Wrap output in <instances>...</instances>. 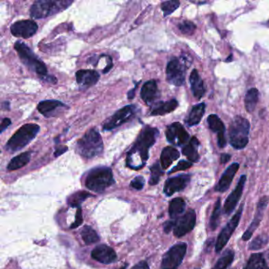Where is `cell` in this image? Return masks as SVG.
Masks as SVG:
<instances>
[{"instance_id": "47", "label": "cell", "mask_w": 269, "mask_h": 269, "mask_svg": "<svg viewBox=\"0 0 269 269\" xmlns=\"http://www.w3.org/2000/svg\"><path fill=\"white\" fill-rule=\"evenodd\" d=\"M131 269H149L148 264L145 261H142V262L138 263L136 265L133 266Z\"/></svg>"}, {"instance_id": "41", "label": "cell", "mask_w": 269, "mask_h": 269, "mask_svg": "<svg viewBox=\"0 0 269 269\" xmlns=\"http://www.w3.org/2000/svg\"><path fill=\"white\" fill-rule=\"evenodd\" d=\"M192 162H189V161H186V160H181L176 167H173V168L169 171V174H172V173L179 171V170H186V169H189V167H192Z\"/></svg>"}, {"instance_id": "45", "label": "cell", "mask_w": 269, "mask_h": 269, "mask_svg": "<svg viewBox=\"0 0 269 269\" xmlns=\"http://www.w3.org/2000/svg\"><path fill=\"white\" fill-rule=\"evenodd\" d=\"M175 221H167L164 223V230L166 233H169L172 229H174Z\"/></svg>"}, {"instance_id": "49", "label": "cell", "mask_w": 269, "mask_h": 269, "mask_svg": "<svg viewBox=\"0 0 269 269\" xmlns=\"http://www.w3.org/2000/svg\"><path fill=\"white\" fill-rule=\"evenodd\" d=\"M135 89H136V88H134V89H132L131 91H130V92H129V94H128V98H129V99H133V98H134V91Z\"/></svg>"}, {"instance_id": "25", "label": "cell", "mask_w": 269, "mask_h": 269, "mask_svg": "<svg viewBox=\"0 0 269 269\" xmlns=\"http://www.w3.org/2000/svg\"><path fill=\"white\" fill-rule=\"evenodd\" d=\"M205 108H206V105L204 103H201V104L193 106L192 109L189 111V114L185 120L186 124L189 127L199 124L200 122L201 121V119L204 116V112H205Z\"/></svg>"}, {"instance_id": "37", "label": "cell", "mask_w": 269, "mask_h": 269, "mask_svg": "<svg viewBox=\"0 0 269 269\" xmlns=\"http://www.w3.org/2000/svg\"><path fill=\"white\" fill-rule=\"evenodd\" d=\"M90 196H92V195H89V193L85 192V191L75 193L74 195H71L69 198V204L71 205L72 207L79 206L86 198Z\"/></svg>"}, {"instance_id": "20", "label": "cell", "mask_w": 269, "mask_h": 269, "mask_svg": "<svg viewBox=\"0 0 269 269\" xmlns=\"http://www.w3.org/2000/svg\"><path fill=\"white\" fill-rule=\"evenodd\" d=\"M92 257L102 264H111L117 260L114 249L106 245H100L92 251Z\"/></svg>"}, {"instance_id": "12", "label": "cell", "mask_w": 269, "mask_h": 269, "mask_svg": "<svg viewBox=\"0 0 269 269\" xmlns=\"http://www.w3.org/2000/svg\"><path fill=\"white\" fill-rule=\"evenodd\" d=\"M167 142L176 146L186 145L189 142V134L181 123H174L166 130Z\"/></svg>"}, {"instance_id": "36", "label": "cell", "mask_w": 269, "mask_h": 269, "mask_svg": "<svg viewBox=\"0 0 269 269\" xmlns=\"http://www.w3.org/2000/svg\"><path fill=\"white\" fill-rule=\"evenodd\" d=\"M269 238L265 234H261L256 237L255 239L249 244V249L251 251H258L263 249L268 243Z\"/></svg>"}, {"instance_id": "21", "label": "cell", "mask_w": 269, "mask_h": 269, "mask_svg": "<svg viewBox=\"0 0 269 269\" xmlns=\"http://www.w3.org/2000/svg\"><path fill=\"white\" fill-rule=\"evenodd\" d=\"M76 79L81 89H88L98 83L100 74L95 70H80L76 73Z\"/></svg>"}, {"instance_id": "32", "label": "cell", "mask_w": 269, "mask_h": 269, "mask_svg": "<svg viewBox=\"0 0 269 269\" xmlns=\"http://www.w3.org/2000/svg\"><path fill=\"white\" fill-rule=\"evenodd\" d=\"M185 208H186V202L182 198H177L172 200L169 205V215L170 218H177L179 215L184 212Z\"/></svg>"}, {"instance_id": "38", "label": "cell", "mask_w": 269, "mask_h": 269, "mask_svg": "<svg viewBox=\"0 0 269 269\" xmlns=\"http://www.w3.org/2000/svg\"><path fill=\"white\" fill-rule=\"evenodd\" d=\"M180 6V2L177 0H172V1H166L161 4V10L164 13V17L170 15L172 13L176 11Z\"/></svg>"}, {"instance_id": "27", "label": "cell", "mask_w": 269, "mask_h": 269, "mask_svg": "<svg viewBox=\"0 0 269 269\" xmlns=\"http://www.w3.org/2000/svg\"><path fill=\"white\" fill-rule=\"evenodd\" d=\"M179 106V103L176 99L170 100L167 102L157 103L155 104L150 114L152 116H164L174 111Z\"/></svg>"}, {"instance_id": "39", "label": "cell", "mask_w": 269, "mask_h": 269, "mask_svg": "<svg viewBox=\"0 0 269 269\" xmlns=\"http://www.w3.org/2000/svg\"><path fill=\"white\" fill-rule=\"evenodd\" d=\"M164 175V171L160 168L159 163H156L151 167V177H150L149 184L155 186L160 182V179Z\"/></svg>"}, {"instance_id": "40", "label": "cell", "mask_w": 269, "mask_h": 269, "mask_svg": "<svg viewBox=\"0 0 269 269\" xmlns=\"http://www.w3.org/2000/svg\"><path fill=\"white\" fill-rule=\"evenodd\" d=\"M178 28L182 34L189 36V35H192L193 33H195L197 26L195 23H193L190 21H183L182 23L179 24Z\"/></svg>"}, {"instance_id": "4", "label": "cell", "mask_w": 269, "mask_h": 269, "mask_svg": "<svg viewBox=\"0 0 269 269\" xmlns=\"http://www.w3.org/2000/svg\"><path fill=\"white\" fill-rule=\"evenodd\" d=\"M249 122L242 117L235 116L232 120L229 127V138L230 144L235 149H243L249 143Z\"/></svg>"}, {"instance_id": "26", "label": "cell", "mask_w": 269, "mask_h": 269, "mask_svg": "<svg viewBox=\"0 0 269 269\" xmlns=\"http://www.w3.org/2000/svg\"><path fill=\"white\" fill-rule=\"evenodd\" d=\"M200 142L196 137H193L189 142L184 145L182 148V152L183 155L187 157L188 160L192 163L198 162L200 160V155L198 153V147H199Z\"/></svg>"}, {"instance_id": "3", "label": "cell", "mask_w": 269, "mask_h": 269, "mask_svg": "<svg viewBox=\"0 0 269 269\" xmlns=\"http://www.w3.org/2000/svg\"><path fill=\"white\" fill-rule=\"evenodd\" d=\"M41 127L35 123H28L14 133L6 144L5 148L8 152H15L29 145L39 133Z\"/></svg>"}, {"instance_id": "34", "label": "cell", "mask_w": 269, "mask_h": 269, "mask_svg": "<svg viewBox=\"0 0 269 269\" xmlns=\"http://www.w3.org/2000/svg\"><path fill=\"white\" fill-rule=\"evenodd\" d=\"M220 217H221V201L220 198H218L215 204L214 209L210 218L209 226L212 230H216L220 224Z\"/></svg>"}, {"instance_id": "18", "label": "cell", "mask_w": 269, "mask_h": 269, "mask_svg": "<svg viewBox=\"0 0 269 269\" xmlns=\"http://www.w3.org/2000/svg\"><path fill=\"white\" fill-rule=\"evenodd\" d=\"M268 203V198L267 197H264L260 200L259 202L257 204V212H256L255 217L253 220L249 227L245 230L244 235H242V239L244 241H248L252 237L253 234L255 232L256 229L259 227L261 220H262L263 214H264V209L267 207Z\"/></svg>"}, {"instance_id": "9", "label": "cell", "mask_w": 269, "mask_h": 269, "mask_svg": "<svg viewBox=\"0 0 269 269\" xmlns=\"http://www.w3.org/2000/svg\"><path fill=\"white\" fill-rule=\"evenodd\" d=\"M136 105L130 104V105L125 106L104 122L103 124V129L104 130H111L116 129L124 124L126 122L130 121L132 118L136 114Z\"/></svg>"}, {"instance_id": "1", "label": "cell", "mask_w": 269, "mask_h": 269, "mask_svg": "<svg viewBox=\"0 0 269 269\" xmlns=\"http://www.w3.org/2000/svg\"><path fill=\"white\" fill-rule=\"evenodd\" d=\"M160 132L157 128L145 126L126 157V165L133 170L142 168L148 160V152L157 142Z\"/></svg>"}, {"instance_id": "5", "label": "cell", "mask_w": 269, "mask_h": 269, "mask_svg": "<svg viewBox=\"0 0 269 269\" xmlns=\"http://www.w3.org/2000/svg\"><path fill=\"white\" fill-rule=\"evenodd\" d=\"M112 171L109 167H97L89 172L85 186L94 192L101 193L114 184Z\"/></svg>"}, {"instance_id": "11", "label": "cell", "mask_w": 269, "mask_h": 269, "mask_svg": "<svg viewBox=\"0 0 269 269\" xmlns=\"http://www.w3.org/2000/svg\"><path fill=\"white\" fill-rule=\"evenodd\" d=\"M244 205L243 204H241L238 211L236 212L234 217H232V220L227 223V224L225 226L224 228L220 232V235H218V238L216 242V252L220 253L222 249L224 248L225 245H227L230 237L235 232V229L239 226V222H240L241 217H242V212H243Z\"/></svg>"}, {"instance_id": "29", "label": "cell", "mask_w": 269, "mask_h": 269, "mask_svg": "<svg viewBox=\"0 0 269 269\" xmlns=\"http://www.w3.org/2000/svg\"><path fill=\"white\" fill-rule=\"evenodd\" d=\"M259 101V91L256 88L248 90L245 97V107L248 112L252 113Z\"/></svg>"}, {"instance_id": "24", "label": "cell", "mask_w": 269, "mask_h": 269, "mask_svg": "<svg viewBox=\"0 0 269 269\" xmlns=\"http://www.w3.org/2000/svg\"><path fill=\"white\" fill-rule=\"evenodd\" d=\"M189 83H190L191 90L193 95L197 99L201 100L205 93V87H204V82L198 73L196 69L193 70L189 76Z\"/></svg>"}, {"instance_id": "42", "label": "cell", "mask_w": 269, "mask_h": 269, "mask_svg": "<svg viewBox=\"0 0 269 269\" xmlns=\"http://www.w3.org/2000/svg\"><path fill=\"white\" fill-rule=\"evenodd\" d=\"M144 186H145V179L142 176H138V177L135 178L130 183V186L133 189H138V190L142 189Z\"/></svg>"}, {"instance_id": "2", "label": "cell", "mask_w": 269, "mask_h": 269, "mask_svg": "<svg viewBox=\"0 0 269 269\" xmlns=\"http://www.w3.org/2000/svg\"><path fill=\"white\" fill-rule=\"evenodd\" d=\"M76 150L84 158L91 159L102 153L104 143L98 130L91 129L76 143Z\"/></svg>"}, {"instance_id": "7", "label": "cell", "mask_w": 269, "mask_h": 269, "mask_svg": "<svg viewBox=\"0 0 269 269\" xmlns=\"http://www.w3.org/2000/svg\"><path fill=\"white\" fill-rule=\"evenodd\" d=\"M72 1H50L39 0L36 1L30 8V16L33 19L45 18L65 10L71 4Z\"/></svg>"}, {"instance_id": "33", "label": "cell", "mask_w": 269, "mask_h": 269, "mask_svg": "<svg viewBox=\"0 0 269 269\" xmlns=\"http://www.w3.org/2000/svg\"><path fill=\"white\" fill-rule=\"evenodd\" d=\"M235 258V253L232 249H227L223 253L220 259L217 261V264L213 269H227L229 266L233 262Z\"/></svg>"}, {"instance_id": "35", "label": "cell", "mask_w": 269, "mask_h": 269, "mask_svg": "<svg viewBox=\"0 0 269 269\" xmlns=\"http://www.w3.org/2000/svg\"><path fill=\"white\" fill-rule=\"evenodd\" d=\"M82 239H83L86 245L95 243V242H98L100 240L98 233L89 226H85L82 229Z\"/></svg>"}, {"instance_id": "15", "label": "cell", "mask_w": 269, "mask_h": 269, "mask_svg": "<svg viewBox=\"0 0 269 269\" xmlns=\"http://www.w3.org/2000/svg\"><path fill=\"white\" fill-rule=\"evenodd\" d=\"M245 182H246V176H241L236 187L232 191V194L229 195L228 198L225 201L223 212L227 216L235 210V207L239 203V200L242 198Z\"/></svg>"}, {"instance_id": "22", "label": "cell", "mask_w": 269, "mask_h": 269, "mask_svg": "<svg viewBox=\"0 0 269 269\" xmlns=\"http://www.w3.org/2000/svg\"><path fill=\"white\" fill-rule=\"evenodd\" d=\"M141 98L147 105H151L160 98V92L155 80L148 81L144 84L141 90Z\"/></svg>"}, {"instance_id": "8", "label": "cell", "mask_w": 269, "mask_h": 269, "mask_svg": "<svg viewBox=\"0 0 269 269\" xmlns=\"http://www.w3.org/2000/svg\"><path fill=\"white\" fill-rule=\"evenodd\" d=\"M186 61L183 58H173L167 63L166 74L167 80L170 85L175 86H182L186 81Z\"/></svg>"}, {"instance_id": "13", "label": "cell", "mask_w": 269, "mask_h": 269, "mask_svg": "<svg viewBox=\"0 0 269 269\" xmlns=\"http://www.w3.org/2000/svg\"><path fill=\"white\" fill-rule=\"evenodd\" d=\"M196 223V213L195 210L189 209L183 216L175 220L173 232L178 238L184 236L194 229Z\"/></svg>"}, {"instance_id": "31", "label": "cell", "mask_w": 269, "mask_h": 269, "mask_svg": "<svg viewBox=\"0 0 269 269\" xmlns=\"http://www.w3.org/2000/svg\"><path fill=\"white\" fill-rule=\"evenodd\" d=\"M245 269H269L262 254H254L249 257Z\"/></svg>"}, {"instance_id": "16", "label": "cell", "mask_w": 269, "mask_h": 269, "mask_svg": "<svg viewBox=\"0 0 269 269\" xmlns=\"http://www.w3.org/2000/svg\"><path fill=\"white\" fill-rule=\"evenodd\" d=\"M190 175H180L167 179L164 188V194L170 197L176 193L183 190L190 182Z\"/></svg>"}, {"instance_id": "6", "label": "cell", "mask_w": 269, "mask_h": 269, "mask_svg": "<svg viewBox=\"0 0 269 269\" xmlns=\"http://www.w3.org/2000/svg\"><path fill=\"white\" fill-rule=\"evenodd\" d=\"M14 49L17 51L21 61L29 70L35 72L41 77H48V70L45 63L35 55L34 52L26 44L22 41H17L14 45Z\"/></svg>"}, {"instance_id": "17", "label": "cell", "mask_w": 269, "mask_h": 269, "mask_svg": "<svg viewBox=\"0 0 269 269\" xmlns=\"http://www.w3.org/2000/svg\"><path fill=\"white\" fill-rule=\"evenodd\" d=\"M208 126H209L210 130L214 133H217V143L220 148H224L227 145V139L225 137V132H226V128L225 125L223 124V121L220 120V117L217 114H210L207 119Z\"/></svg>"}, {"instance_id": "48", "label": "cell", "mask_w": 269, "mask_h": 269, "mask_svg": "<svg viewBox=\"0 0 269 269\" xmlns=\"http://www.w3.org/2000/svg\"><path fill=\"white\" fill-rule=\"evenodd\" d=\"M67 148H58V149L56 150V152H55V157H59V156H60L61 155V154H63V152H65V151H67Z\"/></svg>"}, {"instance_id": "50", "label": "cell", "mask_w": 269, "mask_h": 269, "mask_svg": "<svg viewBox=\"0 0 269 269\" xmlns=\"http://www.w3.org/2000/svg\"><path fill=\"white\" fill-rule=\"evenodd\" d=\"M120 269H126V266H124V267H121V268Z\"/></svg>"}, {"instance_id": "23", "label": "cell", "mask_w": 269, "mask_h": 269, "mask_svg": "<svg viewBox=\"0 0 269 269\" xmlns=\"http://www.w3.org/2000/svg\"><path fill=\"white\" fill-rule=\"evenodd\" d=\"M239 164H238V163H233L232 165L229 166L225 170L222 177L220 178L218 184L217 185L216 189H215L216 191L220 193L226 192L230 187L234 177H235V174L239 170Z\"/></svg>"}, {"instance_id": "43", "label": "cell", "mask_w": 269, "mask_h": 269, "mask_svg": "<svg viewBox=\"0 0 269 269\" xmlns=\"http://www.w3.org/2000/svg\"><path fill=\"white\" fill-rule=\"evenodd\" d=\"M83 222V219H82V209L80 208H78L77 213H76V220L74 223L71 225V228H76V227H79Z\"/></svg>"}, {"instance_id": "14", "label": "cell", "mask_w": 269, "mask_h": 269, "mask_svg": "<svg viewBox=\"0 0 269 269\" xmlns=\"http://www.w3.org/2000/svg\"><path fill=\"white\" fill-rule=\"evenodd\" d=\"M38 29V26L34 21L22 20L18 21L10 27V32L13 36L16 37L29 39L32 37Z\"/></svg>"}, {"instance_id": "30", "label": "cell", "mask_w": 269, "mask_h": 269, "mask_svg": "<svg viewBox=\"0 0 269 269\" xmlns=\"http://www.w3.org/2000/svg\"><path fill=\"white\" fill-rule=\"evenodd\" d=\"M30 159V152H23V153L17 156L10 160V162L7 166V169H8V170H16L17 169L22 168L29 162Z\"/></svg>"}, {"instance_id": "28", "label": "cell", "mask_w": 269, "mask_h": 269, "mask_svg": "<svg viewBox=\"0 0 269 269\" xmlns=\"http://www.w3.org/2000/svg\"><path fill=\"white\" fill-rule=\"evenodd\" d=\"M180 157V153L176 148L173 147L167 146L163 149L160 156V164L163 169H167L172 163L177 160Z\"/></svg>"}, {"instance_id": "46", "label": "cell", "mask_w": 269, "mask_h": 269, "mask_svg": "<svg viewBox=\"0 0 269 269\" xmlns=\"http://www.w3.org/2000/svg\"><path fill=\"white\" fill-rule=\"evenodd\" d=\"M232 158V156L229 155L227 153L221 154V157H220V163L222 164H227V162H229V160Z\"/></svg>"}, {"instance_id": "19", "label": "cell", "mask_w": 269, "mask_h": 269, "mask_svg": "<svg viewBox=\"0 0 269 269\" xmlns=\"http://www.w3.org/2000/svg\"><path fill=\"white\" fill-rule=\"evenodd\" d=\"M68 107L59 101H43L37 105V110L43 116L47 118L56 116L58 113L63 109H67Z\"/></svg>"}, {"instance_id": "10", "label": "cell", "mask_w": 269, "mask_h": 269, "mask_svg": "<svg viewBox=\"0 0 269 269\" xmlns=\"http://www.w3.org/2000/svg\"><path fill=\"white\" fill-rule=\"evenodd\" d=\"M187 245L186 243H179L172 246L163 257L161 269H177L186 254Z\"/></svg>"}, {"instance_id": "44", "label": "cell", "mask_w": 269, "mask_h": 269, "mask_svg": "<svg viewBox=\"0 0 269 269\" xmlns=\"http://www.w3.org/2000/svg\"><path fill=\"white\" fill-rule=\"evenodd\" d=\"M10 124H11V120H10V119H8V118L4 119L2 123H1V130H0V133H2Z\"/></svg>"}]
</instances>
